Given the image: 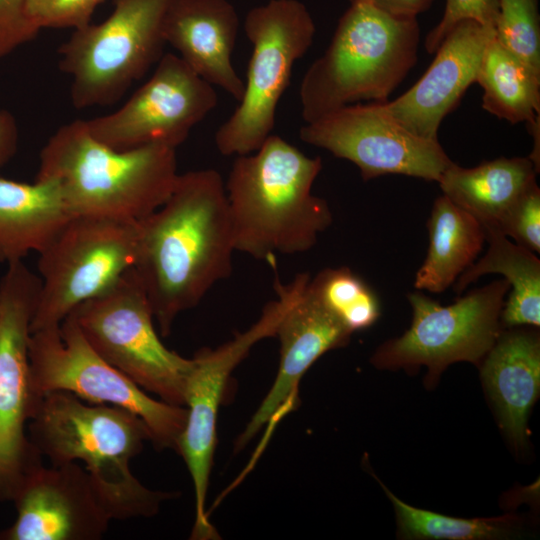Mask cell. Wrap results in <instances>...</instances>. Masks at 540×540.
Returning a JSON list of instances; mask_svg holds the SVG:
<instances>
[{"label": "cell", "instance_id": "cell-14", "mask_svg": "<svg viewBox=\"0 0 540 540\" xmlns=\"http://www.w3.org/2000/svg\"><path fill=\"white\" fill-rule=\"evenodd\" d=\"M211 84L179 55L163 54L152 76L116 111L86 120L94 138L115 150L177 148L217 105Z\"/></svg>", "mask_w": 540, "mask_h": 540}, {"label": "cell", "instance_id": "cell-19", "mask_svg": "<svg viewBox=\"0 0 540 540\" xmlns=\"http://www.w3.org/2000/svg\"><path fill=\"white\" fill-rule=\"evenodd\" d=\"M238 31L239 17L228 0H175L163 36L198 76L239 102L245 84L231 61Z\"/></svg>", "mask_w": 540, "mask_h": 540}, {"label": "cell", "instance_id": "cell-22", "mask_svg": "<svg viewBox=\"0 0 540 540\" xmlns=\"http://www.w3.org/2000/svg\"><path fill=\"white\" fill-rule=\"evenodd\" d=\"M538 173L529 157H500L472 168L452 162L438 183L443 195L483 228H497L509 208L537 183Z\"/></svg>", "mask_w": 540, "mask_h": 540}, {"label": "cell", "instance_id": "cell-7", "mask_svg": "<svg viewBox=\"0 0 540 540\" xmlns=\"http://www.w3.org/2000/svg\"><path fill=\"white\" fill-rule=\"evenodd\" d=\"M67 317L101 358L144 391L169 404L185 406L193 359L168 349L160 340L150 301L134 267Z\"/></svg>", "mask_w": 540, "mask_h": 540}, {"label": "cell", "instance_id": "cell-30", "mask_svg": "<svg viewBox=\"0 0 540 540\" xmlns=\"http://www.w3.org/2000/svg\"><path fill=\"white\" fill-rule=\"evenodd\" d=\"M497 228L517 244L540 253V188L537 183L509 208Z\"/></svg>", "mask_w": 540, "mask_h": 540}, {"label": "cell", "instance_id": "cell-9", "mask_svg": "<svg viewBox=\"0 0 540 540\" xmlns=\"http://www.w3.org/2000/svg\"><path fill=\"white\" fill-rule=\"evenodd\" d=\"M243 27L253 50L243 98L215 134L216 147L224 156L253 153L271 135L293 66L315 34L310 12L298 0H269L254 7Z\"/></svg>", "mask_w": 540, "mask_h": 540}, {"label": "cell", "instance_id": "cell-24", "mask_svg": "<svg viewBox=\"0 0 540 540\" xmlns=\"http://www.w3.org/2000/svg\"><path fill=\"white\" fill-rule=\"evenodd\" d=\"M488 250L455 281L460 294L481 276L498 273L510 283L501 311L502 328L540 326V260L534 252L512 243L498 228H484Z\"/></svg>", "mask_w": 540, "mask_h": 540}, {"label": "cell", "instance_id": "cell-2", "mask_svg": "<svg viewBox=\"0 0 540 540\" xmlns=\"http://www.w3.org/2000/svg\"><path fill=\"white\" fill-rule=\"evenodd\" d=\"M321 169L320 157L272 134L237 156L225 183L235 251L274 264L276 253L310 250L332 223L327 201L312 193Z\"/></svg>", "mask_w": 540, "mask_h": 540}, {"label": "cell", "instance_id": "cell-27", "mask_svg": "<svg viewBox=\"0 0 540 540\" xmlns=\"http://www.w3.org/2000/svg\"><path fill=\"white\" fill-rule=\"evenodd\" d=\"M308 291L352 333L373 325L380 316L374 290L350 268H325L310 278Z\"/></svg>", "mask_w": 540, "mask_h": 540}, {"label": "cell", "instance_id": "cell-28", "mask_svg": "<svg viewBox=\"0 0 540 540\" xmlns=\"http://www.w3.org/2000/svg\"><path fill=\"white\" fill-rule=\"evenodd\" d=\"M495 39L540 73V21L537 0H499Z\"/></svg>", "mask_w": 540, "mask_h": 540}, {"label": "cell", "instance_id": "cell-23", "mask_svg": "<svg viewBox=\"0 0 540 540\" xmlns=\"http://www.w3.org/2000/svg\"><path fill=\"white\" fill-rule=\"evenodd\" d=\"M427 228L428 252L414 286L441 293L475 262L486 241L485 231L477 219L445 195L435 199Z\"/></svg>", "mask_w": 540, "mask_h": 540}, {"label": "cell", "instance_id": "cell-34", "mask_svg": "<svg viewBox=\"0 0 540 540\" xmlns=\"http://www.w3.org/2000/svg\"><path fill=\"white\" fill-rule=\"evenodd\" d=\"M19 132L14 116L0 110V166L5 165L16 153Z\"/></svg>", "mask_w": 540, "mask_h": 540}, {"label": "cell", "instance_id": "cell-26", "mask_svg": "<svg viewBox=\"0 0 540 540\" xmlns=\"http://www.w3.org/2000/svg\"><path fill=\"white\" fill-rule=\"evenodd\" d=\"M391 500L399 535L407 539L483 540L510 537L518 527L512 515L464 519L446 516L406 504L380 483Z\"/></svg>", "mask_w": 540, "mask_h": 540}, {"label": "cell", "instance_id": "cell-15", "mask_svg": "<svg viewBox=\"0 0 540 540\" xmlns=\"http://www.w3.org/2000/svg\"><path fill=\"white\" fill-rule=\"evenodd\" d=\"M299 137L355 164L364 181L399 174L438 182L453 162L439 141L412 134L378 103L339 108L306 123Z\"/></svg>", "mask_w": 540, "mask_h": 540}, {"label": "cell", "instance_id": "cell-4", "mask_svg": "<svg viewBox=\"0 0 540 540\" xmlns=\"http://www.w3.org/2000/svg\"><path fill=\"white\" fill-rule=\"evenodd\" d=\"M178 175L175 148L115 150L75 120L48 139L35 179L55 180L73 216L139 221L167 200Z\"/></svg>", "mask_w": 540, "mask_h": 540}, {"label": "cell", "instance_id": "cell-13", "mask_svg": "<svg viewBox=\"0 0 540 540\" xmlns=\"http://www.w3.org/2000/svg\"><path fill=\"white\" fill-rule=\"evenodd\" d=\"M0 280V496L12 498L26 471L40 461L24 432L37 399L30 388V325L41 280L22 260Z\"/></svg>", "mask_w": 540, "mask_h": 540}, {"label": "cell", "instance_id": "cell-18", "mask_svg": "<svg viewBox=\"0 0 540 540\" xmlns=\"http://www.w3.org/2000/svg\"><path fill=\"white\" fill-rule=\"evenodd\" d=\"M351 334L313 297L306 285L278 325L275 334L281 344L278 373L271 389L238 437L236 451L241 450L264 425L277 422L295 408L298 385L305 372L324 353L345 346Z\"/></svg>", "mask_w": 540, "mask_h": 540}, {"label": "cell", "instance_id": "cell-1", "mask_svg": "<svg viewBox=\"0 0 540 540\" xmlns=\"http://www.w3.org/2000/svg\"><path fill=\"white\" fill-rule=\"evenodd\" d=\"M225 183L214 169L179 174L167 200L138 221L134 268L162 336L233 270Z\"/></svg>", "mask_w": 540, "mask_h": 540}, {"label": "cell", "instance_id": "cell-6", "mask_svg": "<svg viewBox=\"0 0 540 540\" xmlns=\"http://www.w3.org/2000/svg\"><path fill=\"white\" fill-rule=\"evenodd\" d=\"M175 0H113L99 24L74 30L64 42L59 68L72 78L76 109L117 102L160 60L166 15Z\"/></svg>", "mask_w": 540, "mask_h": 540}, {"label": "cell", "instance_id": "cell-31", "mask_svg": "<svg viewBox=\"0 0 540 540\" xmlns=\"http://www.w3.org/2000/svg\"><path fill=\"white\" fill-rule=\"evenodd\" d=\"M499 14V0H446L443 16L425 38L427 53L434 54L453 27L467 19L495 26Z\"/></svg>", "mask_w": 540, "mask_h": 540}, {"label": "cell", "instance_id": "cell-29", "mask_svg": "<svg viewBox=\"0 0 540 540\" xmlns=\"http://www.w3.org/2000/svg\"><path fill=\"white\" fill-rule=\"evenodd\" d=\"M104 0H26L30 22L43 28H73L90 23L96 7Z\"/></svg>", "mask_w": 540, "mask_h": 540}, {"label": "cell", "instance_id": "cell-5", "mask_svg": "<svg viewBox=\"0 0 540 540\" xmlns=\"http://www.w3.org/2000/svg\"><path fill=\"white\" fill-rule=\"evenodd\" d=\"M417 18L350 3L325 52L305 72L301 115L311 123L347 105L384 103L417 63Z\"/></svg>", "mask_w": 540, "mask_h": 540}, {"label": "cell", "instance_id": "cell-12", "mask_svg": "<svg viewBox=\"0 0 540 540\" xmlns=\"http://www.w3.org/2000/svg\"><path fill=\"white\" fill-rule=\"evenodd\" d=\"M300 273L287 285L276 279L277 299L269 302L259 319L246 331L212 350H199L185 389L187 419L176 451L184 459L195 492V522L192 539H216L205 509L209 476L216 446V425L223 393L234 368L259 341L273 337L282 318L309 281Z\"/></svg>", "mask_w": 540, "mask_h": 540}, {"label": "cell", "instance_id": "cell-3", "mask_svg": "<svg viewBox=\"0 0 540 540\" xmlns=\"http://www.w3.org/2000/svg\"><path fill=\"white\" fill-rule=\"evenodd\" d=\"M29 421L30 442L51 465L84 463L111 519L152 516L173 496L148 489L130 471L150 433L128 410L52 391L38 398Z\"/></svg>", "mask_w": 540, "mask_h": 540}, {"label": "cell", "instance_id": "cell-11", "mask_svg": "<svg viewBox=\"0 0 540 540\" xmlns=\"http://www.w3.org/2000/svg\"><path fill=\"white\" fill-rule=\"evenodd\" d=\"M506 279L494 280L443 306L423 293L407 294L413 317L410 328L374 352L371 363L378 369H416L426 366V383L434 384L452 363L478 365L502 331L500 321Z\"/></svg>", "mask_w": 540, "mask_h": 540}, {"label": "cell", "instance_id": "cell-32", "mask_svg": "<svg viewBox=\"0 0 540 540\" xmlns=\"http://www.w3.org/2000/svg\"><path fill=\"white\" fill-rule=\"evenodd\" d=\"M39 30L26 13V0H0V59L33 40Z\"/></svg>", "mask_w": 540, "mask_h": 540}, {"label": "cell", "instance_id": "cell-33", "mask_svg": "<svg viewBox=\"0 0 540 540\" xmlns=\"http://www.w3.org/2000/svg\"><path fill=\"white\" fill-rule=\"evenodd\" d=\"M350 3H366L398 18H417L427 11L434 0H349Z\"/></svg>", "mask_w": 540, "mask_h": 540}, {"label": "cell", "instance_id": "cell-17", "mask_svg": "<svg viewBox=\"0 0 540 540\" xmlns=\"http://www.w3.org/2000/svg\"><path fill=\"white\" fill-rule=\"evenodd\" d=\"M494 36L493 26L472 19L459 22L422 77L396 99L378 103L381 110L412 134L439 141L443 119L476 83L484 50Z\"/></svg>", "mask_w": 540, "mask_h": 540}, {"label": "cell", "instance_id": "cell-10", "mask_svg": "<svg viewBox=\"0 0 540 540\" xmlns=\"http://www.w3.org/2000/svg\"><path fill=\"white\" fill-rule=\"evenodd\" d=\"M138 221L73 216L40 252V291L30 332L59 326L134 266Z\"/></svg>", "mask_w": 540, "mask_h": 540}, {"label": "cell", "instance_id": "cell-8", "mask_svg": "<svg viewBox=\"0 0 540 540\" xmlns=\"http://www.w3.org/2000/svg\"><path fill=\"white\" fill-rule=\"evenodd\" d=\"M28 352L30 388L35 399L48 392L65 391L88 403L126 409L145 423L156 448L177 449L187 409L148 396L92 349L71 318L31 333Z\"/></svg>", "mask_w": 540, "mask_h": 540}, {"label": "cell", "instance_id": "cell-21", "mask_svg": "<svg viewBox=\"0 0 540 540\" xmlns=\"http://www.w3.org/2000/svg\"><path fill=\"white\" fill-rule=\"evenodd\" d=\"M72 217L55 180L0 178V262L40 253Z\"/></svg>", "mask_w": 540, "mask_h": 540}, {"label": "cell", "instance_id": "cell-20", "mask_svg": "<svg viewBox=\"0 0 540 540\" xmlns=\"http://www.w3.org/2000/svg\"><path fill=\"white\" fill-rule=\"evenodd\" d=\"M481 375L500 426L516 448L527 441V420L540 391V338L534 329L504 328L484 357Z\"/></svg>", "mask_w": 540, "mask_h": 540}, {"label": "cell", "instance_id": "cell-25", "mask_svg": "<svg viewBox=\"0 0 540 540\" xmlns=\"http://www.w3.org/2000/svg\"><path fill=\"white\" fill-rule=\"evenodd\" d=\"M476 83L482 107L511 124L530 123L540 113V73L508 52L495 36L487 44Z\"/></svg>", "mask_w": 540, "mask_h": 540}, {"label": "cell", "instance_id": "cell-16", "mask_svg": "<svg viewBox=\"0 0 540 540\" xmlns=\"http://www.w3.org/2000/svg\"><path fill=\"white\" fill-rule=\"evenodd\" d=\"M11 499L17 518L0 539L97 540L112 520L88 472L76 462L51 467L35 463Z\"/></svg>", "mask_w": 540, "mask_h": 540}]
</instances>
